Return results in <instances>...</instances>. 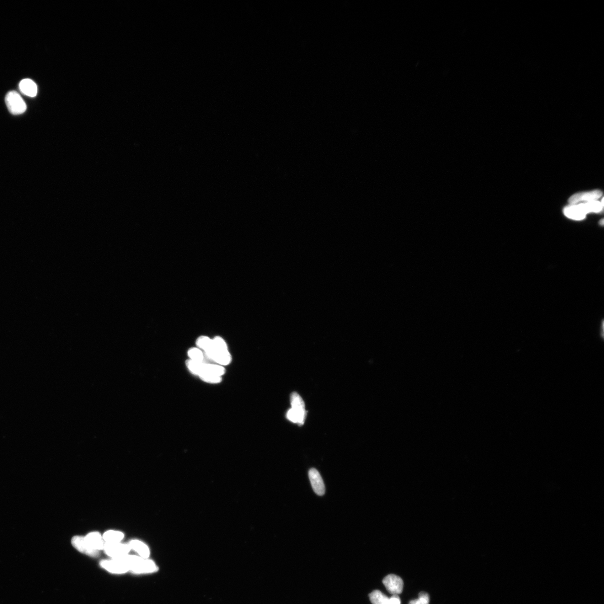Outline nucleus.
<instances>
[{
    "mask_svg": "<svg viewBox=\"0 0 604 604\" xmlns=\"http://www.w3.org/2000/svg\"><path fill=\"white\" fill-rule=\"evenodd\" d=\"M603 200L601 202L592 201L580 204L579 205H571L565 208L564 213L566 216L574 220H584L587 213L591 212H600L602 210Z\"/></svg>",
    "mask_w": 604,
    "mask_h": 604,
    "instance_id": "obj_1",
    "label": "nucleus"
},
{
    "mask_svg": "<svg viewBox=\"0 0 604 604\" xmlns=\"http://www.w3.org/2000/svg\"><path fill=\"white\" fill-rule=\"evenodd\" d=\"M124 558L129 566L130 571L133 573L150 574L156 573L158 570V567L152 560L128 554L125 555Z\"/></svg>",
    "mask_w": 604,
    "mask_h": 604,
    "instance_id": "obj_2",
    "label": "nucleus"
},
{
    "mask_svg": "<svg viewBox=\"0 0 604 604\" xmlns=\"http://www.w3.org/2000/svg\"><path fill=\"white\" fill-rule=\"evenodd\" d=\"M291 409L287 414V419L299 425L304 424L306 416L305 405L303 400L297 393H293L291 396Z\"/></svg>",
    "mask_w": 604,
    "mask_h": 604,
    "instance_id": "obj_3",
    "label": "nucleus"
},
{
    "mask_svg": "<svg viewBox=\"0 0 604 604\" xmlns=\"http://www.w3.org/2000/svg\"><path fill=\"white\" fill-rule=\"evenodd\" d=\"M5 101L9 111L13 115L22 114L26 110L25 101L15 91L8 93Z\"/></svg>",
    "mask_w": 604,
    "mask_h": 604,
    "instance_id": "obj_4",
    "label": "nucleus"
},
{
    "mask_svg": "<svg viewBox=\"0 0 604 604\" xmlns=\"http://www.w3.org/2000/svg\"><path fill=\"white\" fill-rule=\"evenodd\" d=\"M100 565L101 568L110 573L122 574L130 571L124 556L117 558H112L110 560H102Z\"/></svg>",
    "mask_w": 604,
    "mask_h": 604,
    "instance_id": "obj_5",
    "label": "nucleus"
},
{
    "mask_svg": "<svg viewBox=\"0 0 604 604\" xmlns=\"http://www.w3.org/2000/svg\"><path fill=\"white\" fill-rule=\"evenodd\" d=\"M104 550L105 553L112 558H117L128 555L131 549L129 544H123L120 542H105Z\"/></svg>",
    "mask_w": 604,
    "mask_h": 604,
    "instance_id": "obj_6",
    "label": "nucleus"
},
{
    "mask_svg": "<svg viewBox=\"0 0 604 604\" xmlns=\"http://www.w3.org/2000/svg\"><path fill=\"white\" fill-rule=\"evenodd\" d=\"M383 583L389 593L393 595L401 594L404 588L403 580L399 576L389 575L383 580Z\"/></svg>",
    "mask_w": 604,
    "mask_h": 604,
    "instance_id": "obj_7",
    "label": "nucleus"
},
{
    "mask_svg": "<svg viewBox=\"0 0 604 604\" xmlns=\"http://www.w3.org/2000/svg\"><path fill=\"white\" fill-rule=\"evenodd\" d=\"M205 356L221 366L230 364L232 360L231 355L228 350L220 351L212 349L210 352H206Z\"/></svg>",
    "mask_w": 604,
    "mask_h": 604,
    "instance_id": "obj_8",
    "label": "nucleus"
},
{
    "mask_svg": "<svg viewBox=\"0 0 604 604\" xmlns=\"http://www.w3.org/2000/svg\"><path fill=\"white\" fill-rule=\"evenodd\" d=\"M308 474L310 482L314 493L318 496H323L325 493V486L318 470L315 468H311L309 470Z\"/></svg>",
    "mask_w": 604,
    "mask_h": 604,
    "instance_id": "obj_9",
    "label": "nucleus"
},
{
    "mask_svg": "<svg viewBox=\"0 0 604 604\" xmlns=\"http://www.w3.org/2000/svg\"><path fill=\"white\" fill-rule=\"evenodd\" d=\"M71 543L72 546L82 553L92 557H98L99 555L98 550H94L88 546L84 537L74 536L72 539Z\"/></svg>",
    "mask_w": 604,
    "mask_h": 604,
    "instance_id": "obj_10",
    "label": "nucleus"
},
{
    "mask_svg": "<svg viewBox=\"0 0 604 604\" xmlns=\"http://www.w3.org/2000/svg\"><path fill=\"white\" fill-rule=\"evenodd\" d=\"M601 196L602 192L600 190L581 192V193L576 194L572 196L569 199V202L571 205H574L580 202L595 201V200L599 199Z\"/></svg>",
    "mask_w": 604,
    "mask_h": 604,
    "instance_id": "obj_11",
    "label": "nucleus"
},
{
    "mask_svg": "<svg viewBox=\"0 0 604 604\" xmlns=\"http://www.w3.org/2000/svg\"><path fill=\"white\" fill-rule=\"evenodd\" d=\"M88 546L95 550H103L105 542L102 536L98 532H92L85 537Z\"/></svg>",
    "mask_w": 604,
    "mask_h": 604,
    "instance_id": "obj_12",
    "label": "nucleus"
},
{
    "mask_svg": "<svg viewBox=\"0 0 604 604\" xmlns=\"http://www.w3.org/2000/svg\"><path fill=\"white\" fill-rule=\"evenodd\" d=\"M20 92L29 97H35L37 94V86L36 84L30 79H24L19 84Z\"/></svg>",
    "mask_w": 604,
    "mask_h": 604,
    "instance_id": "obj_13",
    "label": "nucleus"
},
{
    "mask_svg": "<svg viewBox=\"0 0 604 604\" xmlns=\"http://www.w3.org/2000/svg\"><path fill=\"white\" fill-rule=\"evenodd\" d=\"M129 546L131 549L135 550L142 558L148 559L150 554V551L147 545L139 540H133L130 542Z\"/></svg>",
    "mask_w": 604,
    "mask_h": 604,
    "instance_id": "obj_14",
    "label": "nucleus"
},
{
    "mask_svg": "<svg viewBox=\"0 0 604 604\" xmlns=\"http://www.w3.org/2000/svg\"><path fill=\"white\" fill-rule=\"evenodd\" d=\"M124 534L122 532L115 531H109L104 534L103 538L105 542L117 543L120 542L124 539Z\"/></svg>",
    "mask_w": 604,
    "mask_h": 604,
    "instance_id": "obj_15",
    "label": "nucleus"
},
{
    "mask_svg": "<svg viewBox=\"0 0 604 604\" xmlns=\"http://www.w3.org/2000/svg\"><path fill=\"white\" fill-rule=\"evenodd\" d=\"M186 365L191 373L199 376L204 370L205 362H197L189 359L186 361Z\"/></svg>",
    "mask_w": 604,
    "mask_h": 604,
    "instance_id": "obj_16",
    "label": "nucleus"
},
{
    "mask_svg": "<svg viewBox=\"0 0 604 604\" xmlns=\"http://www.w3.org/2000/svg\"><path fill=\"white\" fill-rule=\"evenodd\" d=\"M205 372L211 373L215 374V375L222 377L224 374H225L226 370L225 368L220 365L207 364V363H205L204 370H203V373Z\"/></svg>",
    "mask_w": 604,
    "mask_h": 604,
    "instance_id": "obj_17",
    "label": "nucleus"
},
{
    "mask_svg": "<svg viewBox=\"0 0 604 604\" xmlns=\"http://www.w3.org/2000/svg\"><path fill=\"white\" fill-rule=\"evenodd\" d=\"M371 601L373 604H387L389 598L379 590H374L370 594Z\"/></svg>",
    "mask_w": 604,
    "mask_h": 604,
    "instance_id": "obj_18",
    "label": "nucleus"
},
{
    "mask_svg": "<svg viewBox=\"0 0 604 604\" xmlns=\"http://www.w3.org/2000/svg\"><path fill=\"white\" fill-rule=\"evenodd\" d=\"M196 345L206 353L213 349V340L207 336H202L197 339Z\"/></svg>",
    "mask_w": 604,
    "mask_h": 604,
    "instance_id": "obj_19",
    "label": "nucleus"
},
{
    "mask_svg": "<svg viewBox=\"0 0 604 604\" xmlns=\"http://www.w3.org/2000/svg\"><path fill=\"white\" fill-rule=\"evenodd\" d=\"M188 355L190 360L197 362H204L205 354L202 350L196 347H192L188 351Z\"/></svg>",
    "mask_w": 604,
    "mask_h": 604,
    "instance_id": "obj_20",
    "label": "nucleus"
},
{
    "mask_svg": "<svg viewBox=\"0 0 604 604\" xmlns=\"http://www.w3.org/2000/svg\"><path fill=\"white\" fill-rule=\"evenodd\" d=\"M201 380L208 383L217 384L222 381V377L209 373H203L199 376Z\"/></svg>",
    "mask_w": 604,
    "mask_h": 604,
    "instance_id": "obj_21",
    "label": "nucleus"
},
{
    "mask_svg": "<svg viewBox=\"0 0 604 604\" xmlns=\"http://www.w3.org/2000/svg\"><path fill=\"white\" fill-rule=\"evenodd\" d=\"M213 349L216 350H228V347L225 341L221 337L217 336L213 340Z\"/></svg>",
    "mask_w": 604,
    "mask_h": 604,
    "instance_id": "obj_22",
    "label": "nucleus"
},
{
    "mask_svg": "<svg viewBox=\"0 0 604 604\" xmlns=\"http://www.w3.org/2000/svg\"><path fill=\"white\" fill-rule=\"evenodd\" d=\"M429 595L425 592H421L419 594L418 599L411 601L409 604H429Z\"/></svg>",
    "mask_w": 604,
    "mask_h": 604,
    "instance_id": "obj_23",
    "label": "nucleus"
},
{
    "mask_svg": "<svg viewBox=\"0 0 604 604\" xmlns=\"http://www.w3.org/2000/svg\"><path fill=\"white\" fill-rule=\"evenodd\" d=\"M387 604H400V598L397 595H393L389 598Z\"/></svg>",
    "mask_w": 604,
    "mask_h": 604,
    "instance_id": "obj_24",
    "label": "nucleus"
}]
</instances>
